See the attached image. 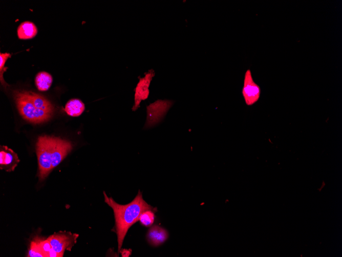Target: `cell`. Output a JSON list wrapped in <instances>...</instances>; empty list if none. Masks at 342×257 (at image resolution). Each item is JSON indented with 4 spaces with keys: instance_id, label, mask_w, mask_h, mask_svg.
<instances>
[{
    "instance_id": "5",
    "label": "cell",
    "mask_w": 342,
    "mask_h": 257,
    "mask_svg": "<svg viewBox=\"0 0 342 257\" xmlns=\"http://www.w3.org/2000/svg\"><path fill=\"white\" fill-rule=\"evenodd\" d=\"M78 237V234L67 231H59L50 235L47 240L50 242L53 250L58 254L59 257H62L66 250H71L76 243Z\"/></svg>"
},
{
    "instance_id": "10",
    "label": "cell",
    "mask_w": 342,
    "mask_h": 257,
    "mask_svg": "<svg viewBox=\"0 0 342 257\" xmlns=\"http://www.w3.org/2000/svg\"><path fill=\"white\" fill-rule=\"evenodd\" d=\"M17 35L19 39H30L37 33V28L36 25L30 21L22 22L17 28Z\"/></svg>"
},
{
    "instance_id": "6",
    "label": "cell",
    "mask_w": 342,
    "mask_h": 257,
    "mask_svg": "<svg viewBox=\"0 0 342 257\" xmlns=\"http://www.w3.org/2000/svg\"><path fill=\"white\" fill-rule=\"evenodd\" d=\"M242 92L245 103L248 106L254 104L260 98V87L254 82L250 69L247 70L245 73Z\"/></svg>"
},
{
    "instance_id": "3",
    "label": "cell",
    "mask_w": 342,
    "mask_h": 257,
    "mask_svg": "<svg viewBox=\"0 0 342 257\" xmlns=\"http://www.w3.org/2000/svg\"><path fill=\"white\" fill-rule=\"evenodd\" d=\"M15 100L17 109L26 121L41 123L48 121L52 116L54 107L42 95L30 91H15Z\"/></svg>"
},
{
    "instance_id": "15",
    "label": "cell",
    "mask_w": 342,
    "mask_h": 257,
    "mask_svg": "<svg viewBox=\"0 0 342 257\" xmlns=\"http://www.w3.org/2000/svg\"><path fill=\"white\" fill-rule=\"evenodd\" d=\"M120 252H121L122 256H129L131 254V249H121Z\"/></svg>"
},
{
    "instance_id": "12",
    "label": "cell",
    "mask_w": 342,
    "mask_h": 257,
    "mask_svg": "<svg viewBox=\"0 0 342 257\" xmlns=\"http://www.w3.org/2000/svg\"><path fill=\"white\" fill-rule=\"evenodd\" d=\"M53 82L52 75L46 71L38 72L35 78V84L37 89L41 91H47Z\"/></svg>"
},
{
    "instance_id": "4",
    "label": "cell",
    "mask_w": 342,
    "mask_h": 257,
    "mask_svg": "<svg viewBox=\"0 0 342 257\" xmlns=\"http://www.w3.org/2000/svg\"><path fill=\"white\" fill-rule=\"evenodd\" d=\"M174 103L168 100H158L147 106L146 120L143 129H149L160 123Z\"/></svg>"
},
{
    "instance_id": "1",
    "label": "cell",
    "mask_w": 342,
    "mask_h": 257,
    "mask_svg": "<svg viewBox=\"0 0 342 257\" xmlns=\"http://www.w3.org/2000/svg\"><path fill=\"white\" fill-rule=\"evenodd\" d=\"M103 195L105 202L113 210L115 229L117 235L118 252L122 246L124 238L129 228L139 221L141 214L145 211L151 210L156 212V207H153L148 204L143 199L140 190L137 195L130 203L126 205L117 203L112 197H108L104 191Z\"/></svg>"
},
{
    "instance_id": "8",
    "label": "cell",
    "mask_w": 342,
    "mask_h": 257,
    "mask_svg": "<svg viewBox=\"0 0 342 257\" xmlns=\"http://www.w3.org/2000/svg\"><path fill=\"white\" fill-rule=\"evenodd\" d=\"M17 154L6 146L0 147V168L8 172L13 171L19 162Z\"/></svg>"
},
{
    "instance_id": "11",
    "label": "cell",
    "mask_w": 342,
    "mask_h": 257,
    "mask_svg": "<svg viewBox=\"0 0 342 257\" xmlns=\"http://www.w3.org/2000/svg\"><path fill=\"white\" fill-rule=\"evenodd\" d=\"M85 110L84 104L79 99L70 100L66 104L65 110L71 116L77 117L80 115Z\"/></svg>"
},
{
    "instance_id": "9",
    "label": "cell",
    "mask_w": 342,
    "mask_h": 257,
    "mask_svg": "<svg viewBox=\"0 0 342 257\" xmlns=\"http://www.w3.org/2000/svg\"><path fill=\"white\" fill-rule=\"evenodd\" d=\"M168 233L164 228L154 225L148 230L146 238L148 242L153 246H158L163 244L168 238Z\"/></svg>"
},
{
    "instance_id": "13",
    "label": "cell",
    "mask_w": 342,
    "mask_h": 257,
    "mask_svg": "<svg viewBox=\"0 0 342 257\" xmlns=\"http://www.w3.org/2000/svg\"><path fill=\"white\" fill-rule=\"evenodd\" d=\"M155 212L151 210L144 211L139 218L141 224L147 227L152 226L155 221Z\"/></svg>"
},
{
    "instance_id": "7",
    "label": "cell",
    "mask_w": 342,
    "mask_h": 257,
    "mask_svg": "<svg viewBox=\"0 0 342 257\" xmlns=\"http://www.w3.org/2000/svg\"><path fill=\"white\" fill-rule=\"evenodd\" d=\"M155 74L154 70L151 69L145 74L144 77L140 78L135 89V103L132 107L133 111L136 110L139 107L142 100H145L148 97L149 93L148 88Z\"/></svg>"
},
{
    "instance_id": "2",
    "label": "cell",
    "mask_w": 342,
    "mask_h": 257,
    "mask_svg": "<svg viewBox=\"0 0 342 257\" xmlns=\"http://www.w3.org/2000/svg\"><path fill=\"white\" fill-rule=\"evenodd\" d=\"M70 142L55 136H40L36 145L39 181L44 180L72 149Z\"/></svg>"
},
{
    "instance_id": "14",
    "label": "cell",
    "mask_w": 342,
    "mask_h": 257,
    "mask_svg": "<svg viewBox=\"0 0 342 257\" xmlns=\"http://www.w3.org/2000/svg\"><path fill=\"white\" fill-rule=\"evenodd\" d=\"M11 56V54L9 53H0V71H1V82L3 86L7 85V84L5 82L3 78V74L5 71L4 70V65L9 57Z\"/></svg>"
}]
</instances>
